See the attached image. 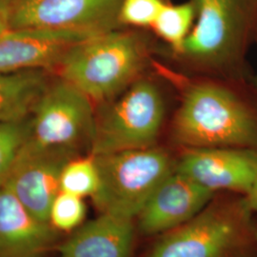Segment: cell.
Returning <instances> with one entry per match:
<instances>
[{
  "label": "cell",
  "mask_w": 257,
  "mask_h": 257,
  "mask_svg": "<svg viewBox=\"0 0 257 257\" xmlns=\"http://www.w3.org/2000/svg\"><path fill=\"white\" fill-rule=\"evenodd\" d=\"M172 138L184 149L257 150V92L240 82L192 85L175 113Z\"/></svg>",
  "instance_id": "1"
},
{
  "label": "cell",
  "mask_w": 257,
  "mask_h": 257,
  "mask_svg": "<svg viewBox=\"0 0 257 257\" xmlns=\"http://www.w3.org/2000/svg\"><path fill=\"white\" fill-rule=\"evenodd\" d=\"M246 196L223 193L183 225L157 236L145 257H257V221Z\"/></svg>",
  "instance_id": "2"
},
{
  "label": "cell",
  "mask_w": 257,
  "mask_h": 257,
  "mask_svg": "<svg viewBox=\"0 0 257 257\" xmlns=\"http://www.w3.org/2000/svg\"><path fill=\"white\" fill-rule=\"evenodd\" d=\"M147 47L138 34L110 31L72 47L55 69L93 103L112 100L140 78Z\"/></svg>",
  "instance_id": "3"
},
{
  "label": "cell",
  "mask_w": 257,
  "mask_h": 257,
  "mask_svg": "<svg viewBox=\"0 0 257 257\" xmlns=\"http://www.w3.org/2000/svg\"><path fill=\"white\" fill-rule=\"evenodd\" d=\"M196 22L179 55L241 77L257 35V0H192Z\"/></svg>",
  "instance_id": "4"
},
{
  "label": "cell",
  "mask_w": 257,
  "mask_h": 257,
  "mask_svg": "<svg viewBox=\"0 0 257 257\" xmlns=\"http://www.w3.org/2000/svg\"><path fill=\"white\" fill-rule=\"evenodd\" d=\"M99 187L92 197L100 213L136 220L156 188L175 169L176 159L162 148L93 156Z\"/></svg>",
  "instance_id": "5"
},
{
  "label": "cell",
  "mask_w": 257,
  "mask_h": 257,
  "mask_svg": "<svg viewBox=\"0 0 257 257\" xmlns=\"http://www.w3.org/2000/svg\"><path fill=\"white\" fill-rule=\"evenodd\" d=\"M165 119V102L157 85L139 78L105 103L95 115L89 154L101 156L156 146Z\"/></svg>",
  "instance_id": "6"
},
{
  "label": "cell",
  "mask_w": 257,
  "mask_h": 257,
  "mask_svg": "<svg viewBox=\"0 0 257 257\" xmlns=\"http://www.w3.org/2000/svg\"><path fill=\"white\" fill-rule=\"evenodd\" d=\"M93 102L71 83L57 76L49 81L29 115L23 148L90 151L95 126Z\"/></svg>",
  "instance_id": "7"
},
{
  "label": "cell",
  "mask_w": 257,
  "mask_h": 257,
  "mask_svg": "<svg viewBox=\"0 0 257 257\" xmlns=\"http://www.w3.org/2000/svg\"><path fill=\"white\" fill-rule=\"evenodd\" d=\"M122 0H11L12 29L43 28L96 36L118 30Z\"/></svg>",
  "instance_id": "8"
},
{
  "label": "cell",
  "mask_w": 257,
  "mask_h": 257,
  "mask_svg": "<svg viewBox=\"0 0 257 257\" xmlns=\"http://www.w3.org/2000/svg\"><path fill=\"white\" fill-rule=\"evenodd\" d=\"M175 170L214 193L248 195L257 180V150L184 149Z\"/></svg>",
  "instance_id": "9"
},
{
  "label": "cell",
  "mask_w": 257,
  "mask_h": 257,
  "mask_svg": "<svg viewBox=\"0 0 257 257\" xmlns=\"http://www.w3.org/2000/svg\"><path fill=\"white\" fill-rule=\"evenodd\" d=\"M78 153L63 150L22 148L2 188L12 193L38 219L48 221L49 211L60 193V176L65 164Z\"/></svg>",
  "instance_id": "10"
},
{
  "label": "cell",
  "mask_w": 257,
  "mask_h": 257,
  "mask_svg": "<svg viewBox=\"0 0 257 257\" xmlns=\"http://www.w3.org/2000/svg\"><path fill=\"white\" fill-rule=\"evenodd\" d=\"M215 194L175 169L138 214V230L146 236H159L175 230L202 211Z\"/></svg>",
  "instance_id": "11"
},
{
  "label": "cell",
  "mask_w": 257,
  "mask_h": 257,
  "mask_svg": "<svg viewBox=\"0 0 257 257\" xmlns=\"http://www.w3.org/2000/svg\"><path fill=\"white\" fill-rule=\"evenodd\" d=\"M89 37L72 31L9 28L0 36V74L55 68L72 47Z\"/></svg>",
  "instance_id": "12"
},
{
  "label": "cell",
  "mask_w": 257,
  "mask_h": 257,
  "mask_svg": "<svg viewBox=\"0 0 257 257\" xmlns=\"http://www.w3.org/2000/svg\"><path fill=\"white\" fill-rule=\"evenodd\" d=\"M58 233L0 187V257H46Z\"/></svg>",
  "instance_id": "13"
},
{
  "label": "cell",
  "mask_w": 257,
  "mask_h": 257,
  "mask_svg": "<svg viewBox=\"0 0 257 257\" xmlns=\"http://www.w3.org/2000/svg\"><path fill=\"white\" fill-rule=\"evenodd\" d=\"M136 220L100 213L59 244L57 257H131Z\"/></svg>",
  "instance_id": "14"
},
{
  "label": "cell",
  "mask_w": 257,
  "mask_h": 257,
  "mask_svg": "<svg viewBox=\"0 0 257 257\" xmlns=\"http://www.w3.org/2000/svg\"><path fill=\"white\" fill-rule=\"evenodd\" d=\"M49 81L47 70L0 74V122L28 116Z\"/></svg>",
  "instance_id": "15"
},
{
  "label": "cell",
  "mask_w": 257,
  "mask_h": 257,
  "mask_svg": "<svg viewBox=\"0 0 257 257\" xmlns=\"http://www.w3.org/2000/svg\"><path fill=\"white\" fill-rule=\"evenodd\" d=\"M195 17L193 1L177 5L165 4L152 27L179 55L193 29Z\"/></svg>",
  "instance_id": "16"
},
{
  "label": "cell",
  "mask_w": 257,
  "mask_h": 257,
  "mask_svg": "<svg viewBox=\"0 0 257 257\" xmlns=\"http://www.w3.org/2000/svg\"><path fill=\"white\" fill-rule=\"evenodd\" d=\"M98 187L99 173L94 156H74L65 164L60 176V192L92 198Z\"/></svg>",
  "instance_id": "17"
},
{
  "label": "cell",
  "mask_w": 257,
  "mask_h": 257,
  "mask_svg": "<svg viewBox=\"0 0 257 257\" xmlns=\"http://www.w3.org/2000/svg\"><path fill=\"white\" fill-rule=\"evenodd\" d=\"M29 115L20 119L0 122V187L5 183L26 142Z\"/></svg>",
  "instance_id": "18"
},
{
  "label": "cell",
  "mask_w": 257,
  "mask_h": 257,
  "mask_svg": "<svg viewBox=\"0 0 257 257\" xmlns=\"http://www.w3.org/2000/svg\"><path fill=\"white\" fill-rule=\"evenodd\" d=\"M79 196L60 192L52 203L48 221L58 232H73L86 218L87 207Z\"/></svg>",
  "instance_id": "19"
},
{
  "label": "cell",
  "mask_w": 257,
  "mask_h": 257,
  "mask_svg": "<svg viewBox=\"0 0 257 257\" xmlns=\"http://www.w3.org/2000/svg\"><path fill=\"white\" fill-rule=\"evenodd\" d=\"M165 4L163 0H122L120 23L136 27H152Z\"/></svg>",
  "instance_id": "20"
},
{
  "label": "cell",
  "mask_w": 257,
  "mask_h": 257,
  "mask_svg": "<svg viewBox=\"0 0 257 257\" xmlns=\"http://www.w3.org/2000/svg\"><path fill=\"white\" fill-rule=\"evenodd\" d=\"M246 199L248 202L250 210L257 214V180L251 191L246 195Z\"/></svg>",
  "instance_id": "21"
},
{
  "label": "cell",
  "mask_w": 257,
  "mask_h": 257,
  "mask_svg": "<svg viewBox=\"0 0 257 257\" xmlns=\"http://www.w3.org/2000/svg\"><path fill=\"white\" fill-rule=\"evenodd\" d=\"M9 29L8 19H7V11L0 8V36Z\"/></svg>",
  "instance_id": "22"
},
{
  "label": "cell",
  "mask_w": 257,
  "mask_h": 257,
  "mask_svg": "<svg viewBox=\"0 0 257 257\" xmlns=\"http://www.w3.org/2000/svg\"><path fill=\"white\" fill-rule=\"evenodd\" d=\"M10 1L11 0H0V8L8 11Z\"/></svg>",
  "instance_id": "23"
},
{
  "label": "cell",
  "mask_w": 257,
  "mask_h": 257,
  "mask_svg": "<svg viewBox=\"0 0 257 257\" xmlns=\"http://www.w3.org/2000/svg\"><path fill=\"white\" fill-rule=\"evenodd\" d=\"M255 41L257 42V35H256V38H255ZM256 90H257V77H256Z\"/></svg>",
  "instance_id": "24"
},
{
  "label": "cell",
  "mask_w": 257,
  "mask_h": 257,
  "mask_svg": "<svg viewBox=\"0 0 257 257\" xmlns=\"http://www.w3.org/2000/svg\"><path fill=\"white\" fill-rule=\"evenodd\" d=\"M256 236H257V227H256Z\"/></svg>",
  "instance_id": "25"
}]
</instances>
